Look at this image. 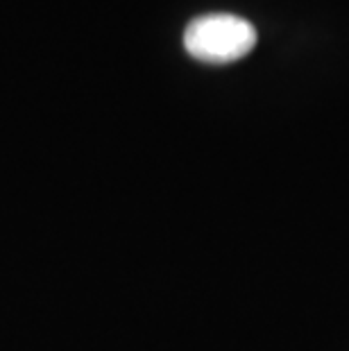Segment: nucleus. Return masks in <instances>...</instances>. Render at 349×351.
<instances>
[{
  "label": "nucleus",
  "instance_id": "nucleus-1",
  "mask_svg": "<svg viewBox=\"0 0 349 351\" xmlns=\"http://www.w3.org/2000/svg\"><path fill=\"white\" fill-rule=\"evenodd\" d=\"M256 27L236 14H204L184 32L186 52L206 64H229L250 55L256 46Z\"/></svg>",
  "mask_w": 349,
  "mask_h": 351
}]
</instances>
